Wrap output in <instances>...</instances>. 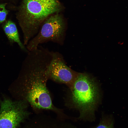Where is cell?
I'll list each match as a JSON object with an SVG mask.
<instances>
[{"mask_svg": "<svg viewBox=\"0 0 128 128\" xmlns=\"http://www.w3.org/2000/svg\"><path fill=\"white\" fill-rule=\"evenodd\" d=\"M25 60L26 73L24 81L26 100L38 109L55 110L46 87L47 70L53 52L42 47L29 51Z\"/></svg>", "mask_w": 128, "mask_h": 128, "instance_id": "6da1fadb", "label": "cell"}, {"mask_svg": "<svg viewBox=\"0 0 128 128\" xmlns=\"http://www.w3.org/2000/svg\"><path fill=\"white\" fill-rule=\"evenodd\" d=\"M70 89L69 106L79 111L80 119L94 118L101 97L100 86L97 80L88 73H79Z\"/></svg>", "mask_w": 128, "mask_h": 128, "instance_id": "7a4b0ae2", "label": "cell"}, {"mask_svg": "<svg viewBox=\"0 0 128 128\" xmlns=\"http://www.w3.org/2000/svg\"><path fill=\"white\" fill-rule=\"evenodd\" d=\"M59 6L57 0H23V15L20 24L24 45L37 33L43 23L57 10Z\"/></svg>", "mask_w": 128, "mask_h": 128, "instance_id": "3957f363", "label": "cell"}, {"mask_svg": "<svg viewBox=\"0 0 128 128\" xmlns=\"http://www.w3.org/2000/svg\"><path fill=\"white\" fill-rule=\"evenodd\" d=\"M66 27L63 19L58 15L46 19L41 25L37 33L28 42L29 51L37 48L39 44L49 41L60 45L64 44Z\"/></svg>", "mask_w": 128, "mask_h": 128, "instance_id": "277c9868", "label": "cell"}, {"mask_svg": "<svg viewBox=\"0 0 128 128\" xmlns=\"http://www.w3.org/2000/svg\"><path fill=\"white\" fill-rule=\"evenodd\" d=\"M27 102L5 98L0 102V128H16L27 114Z\"/></svg>", "mask_w": 128, "mask_h": 128, "instance_id": "5b68a950", "label": "cell"}, {"mask_svg": "<svg viewBox=\"0 0 128 128\" xmlns=\"http://www.w3.org/2000/svg\"><path fill=\"white\" fill-rule=\"evenodd\" d=\"M47 72L48 78L66 84L70 89L72 87L79 73L68 67L62 55L58 52H53Z\"/></svg>", "mask_w": 128, "mask_h": 128, "instance_id": "8992f818", "label": "cell"}, {"mask_svg": "<svg viewBox=\"0 0 128 128\" xmlns=\"http://www.w3.org/2000/svg\"><path fill=\"white\" fill-rule=\"evenodd\" d=\"M3 28L5 33L10 42L16 43L22 50L27 53L28 52L20 40L18 30L14 23L11 21H8L4 24Z\"/></svg>", "mask_w": 128, "mask_h": 128, "instance_id": "52a82bcc", "label": "cell"}, {"mask_svg": "<svg viewBox=\"0 0 128 128\" xmlns=\"http://www.w3.org/2000/svg\"><path fill=\"white\" fill-rule=\"evenodd\" d=\"M114 126L113 120L109 118L103 120L95 128H114Z\"/></svg>", "mask_w": 128, "mask_h": 128, "instance_id": "ba28073f", "label": "cell"}, {"mask_svg": "<svg viewBox=\"0 0 128 128\" xmlns=\"http://www.w3.org/2000/svg\"><path fill=\"white\" fill-rule=\"evenodd\" d=\"M8 14V11L5 8V5H0V24L5 20Z\"/></svg>", "mask_w": 128, "mask_h": 128, "instance_id": "9c48e42d", "label": "cell"}]
</instances>
